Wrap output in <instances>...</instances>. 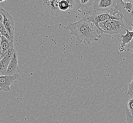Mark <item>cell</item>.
I'll return each mask as SVG.
<instances>
[{"mask_svg": "<svg viewBox=\"0 0 133 123\" xmlns=\"http://www.w3.org/2000/svg\"><path fill=\"white\" fill-rule=\"evenodd\" d=\"M88 19L91 21L94 24H95L99 29V24L102 22H104L105 21L110 20H119L113 16L111 15L110 13H96L92 14V16H87Z\"/></svg>", "mask_w": 133, "mask_h": 123, "instance_id": "cell-6", "label": "cell"}, {"mask_svg": "<svg viewBox=\"0 0 133 123\" xmlns=\"http://www.w3.org/2000/svg\"><path fill=\"white\" fill-rule=\"evenodd\" d=\"M125 51H129L130 50H132L133 51V39L132 41H131L130 42L129 44H127L125 46Z\"/></svg>", "mask_w": 133, "mask_h": 123, "instance_id": "cell-19", "label": "cell"}, {"mask_svg": "<svg viewBox=\"0 0 133 123\" xmlns=\"http://www.w3.org/2000/svg\"><path fill=\"white\" fill-rule=\"evenodd\" d=\"M0 32L1 36H5L10 41L13 42L14 39L10 37V34L3 23H0Z\"/></svg>", "mask_w": 133, "mask_h": 123, "instance_id": "cell-15", "label": "cell"}, {"mask_svg": "<svg viewBox=\"0 0 133 123\" xmlns=\"http://www.w3.org/2000/svg\"><path fill=\"white\" fill-rule=\"evenodd\" d=\"M64 28L69 30L70 34L77 38L79 42H83L88 46L94 41H98L101 38L102 32L90 21L87 17L74 23H70Z\"/></svg>", "mask_w": 133, "mask_h": 123, "instance_id": "cell-1", "label": "cell"}, {"mask_svg": "<svg viewBox=\"0 0 133 123\" xmlns=\"http://www.w3.org/2000/svg\"><path fill=\"white\" fill-rule=\"evenodd\" d=\"M116 4L109 13L118 20L125 19L128 26H132L133 7L132 1L116 0Z\"/></svg>", "mask_w": 133, "mask_h": 123, "instance_id": "cell-2", "label": "cell"}, {"mask_svg": "<svg viewBox=\"0 0 133 123\" xmlns=\"http://www.w3.org/2000/svg\"><path fill=\"white\" fill-rule=\"evenodd\" d=\"M132 27H133V25H132Z\"/></svg>", "mask_w": 133, "mask_h": 123, "instance_id": "cell-22", "label": "cell"}, {"mask_svg": "<svg viewBox=\"0 0 133 123\" xmlns=\"http://www.w3.org/2000/svg\"><path fill=\"white\" fill-rule=\"evenodd\" d=\"M59 0H49L43 1V5L45 10L54 16H58L61 11L59 8Z\"/></svg>", "mask_w": 133, "mask_h": 123, "instance_id": "cell-7", "label": "cell"}, {"mask_svg": "<svg viewBox=\"0 0 133 123\" xmlns=\"http://www.w3.org/2000/svg\"><path fill=\"white\" fill-rule=\"evenodd\" d=\"M128 109L131 115H133V97L128 100Z\"/></svg>", "mask_w": 133, "mask_h": 123, "instance_id": "cell-17", "label": "cell"}, {"mask_svg": "<svg viewBox=\"0 0 133 123\" xmlns=\"http://www.w3.org/2000/svg\"><path fill=\"white\" fill-rule=\"evenodd\" d=\"M110 21L111 26V35L120 33L125 29L123 19L119 20H110Z\"/></svg>", "mask_w": 133, "mask_h": 123, "instance_id": "cell-9", "label": "cell"}, {"mask_svg": "<svg viewBox=\"0 0 133 123\" xmlns=\"http://www.w3.org/2000/svg\"><path fill=\"white\" fill-rule=\"evenodd\" d=\"M21 70L18 65V54L15 53L10 61L6 75L11 76L19 74Z\"/></svg>", "mask_w": 133, "mask_h": 123, "instance_id": "cell-8", "label": "cell"}, {"mask_svg": "<svg viewBox=\"0 0 133 123\" xmlns=\"http://www.w3.org/2000/svg\"><path fill=\"white\" fill-rule=\"evenodd\" d=\"M77 0H62L59 3V8L61 11L77 9Z\"/></svg>", "mask_w": 133, "mask_h": 123, "instance_id": "cell-10", "label": "cell"}, {"mask_svg": "<svg viewBox=\"0 0 133 123\" xmlns=\"http://www.w3.org/2000/svg\"><path fill=\"white\" fill-rule=\"evenodd\" d=\"M127 95L130 96L131 97H133V78L132 82L128 84Z\"/></svg>", "mask_w": 133, "mask_h": 123, "instance_id": "cell-18", "label": "cell"}, {"mask_svg": "<svg viewBox=\"0 0 133 123\" xmlns=\"http://www.w3.org/2000/svg\"><path fill=\"white\" fill-rule=\"evenodd\" d=\"M0 13H1L3 17V25L8 31L10 37L14 39L15 34V26L13 17L8 11L3 9L1 7H0Z\"/></svg>", "mask_w": 133, "mask_h": 123, "instance_id": "cell-5", "label": "cell"}, {"mask_svg": "<svg viewBox=\"0 0 133 123\" xmlns=\"http://www.w3.org/2000/svg\"><path fill=\"white\" fill-rule=\"evenodd\" d=\"M11 58L3 57L0 61V74L1 76H5L7 74L8 67L12 59Z\"/></svg>", "mask_w": 133, "mask_h": 123, "instance_id": "cell-11", "label": "cell"}, {"mask_svg": "<svg viewBox=\"0 0 133 123\" xmlns=\"http://www.w3.org/2000/svg\"><path fill=\"white\" fill-rule=\"evenodd\" d=\"M21 77L19 74L11 76H0V89L4 92H10V86L15 83H18L21 81Z\"/></svg>", "mask_w": 133, "mask_h": 123, "instance_id": "cell-4", "label": "cell"}, {"mask_svg": "<svg viewBox=\"0 0 133 123\" xmlns=\"http://www.w3.org/2000/svg\"><path fill=\"white\" fill-rule=\"evenodd\" d=\"M125 115L127 123H133V115L131 114L128 108H125Z\"/></svg>", "mask_w": 133, "mask_h": 123, "instance_id": "cell-16", "label": "cell"}, {"mask_svg": "<svg viewBox=\"0 0 133 123\" xmlns=\"http://www.w3.org/2000/svg\"><path fill=\"white\" fill-rule=\"evenodd\" d=\"M119 50L120 52H123L126 51H125V46H120L119 47Z\"/></svg>", "mask_w": 133, "mask_h": 123, "instance_id": "cell-20", "label": "cell"}, {"mask_svg": "<svg viewBox=\"0 0 133 123\" xmlns=\"http://www.w3.org/2000/svg\"><path fill=\"white\" fill-rule=\"evenodd\" d=\"M94 0H77V9L92 7Z\"/></svg>", "mask_w": 133, "mask_h": 123, "instance_id": "cell-14", "label": "cell"}, {"mask_svg": "<svg viewBox=\"0 0 133 123\" xmlns=\"http://www.w3.org/2000/svg\"><path fill=\"white\" fill-rule=\"evenodd\" d=\"M12 42L10 41L4 36H1V57H3L10 48Z\"/></svg>", "mask_w": 133, "mask_h": 123, "instance_id": "cell-12", "label": "cell"}, {"mask_svg": "<svg viewBox=\"0 0 133 123\" xmlns=\"http://www.w3.org/2000/svg\"><path fill=\"white\" fill-rule=\"evenodd\" d=\"M126 34L122 35L121 36L122 43L121 46H125L127 44H129L133 39V31H130L128 29H125Z\"/></svg>", "mask_w": 133, "mask_h": 123, "instance_id": "cell-13", "label": "cell"}, {"mask_svg": "<svg viewBox=\"0 0 133 123\" xmlns=\"http://www.w3.org/2000/svg\"><path fill=\"white\" fill-rule=\"evenodd\" d=\"M116 1L113 0H94L92 8L93 14L109 12L114 8Z\"/></svg>", "mask_w": 133, "mask_h": 123, "instance_id": "cell-3", "label": "cell"}, {"mask_svg": "<svg viewBox=\"0 0 133 123\" xmlns=\"http://www.w3.org/2000/svg\"><path fill=\"white\" fill-rule=\"evenodd\" d=\"M0 16H1V20H0V23H3V15L0 13Z\"/></svg>", "mask_w": 133, "mask_h": 123, "instance_id": "cell-21", "label": "cell"}]
</instances>
